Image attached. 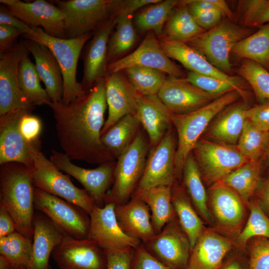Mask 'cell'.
<instances>
[{
  "instance_id": "cell-1",
  "label": "cell",
  "mask_w": 269,
  "mask_h": 269,
  "mask_svg": "<svg viewBox=\"0 0 269 269\" xmlns=\"http://www.w3.org/2000/svg\"><path fill=\"white\" fill-rule=\"evenodd\" d=\"M48 106L60 146L70 160L99 164L115 160L101 139L107 107L104 78L83 97L67 105L51 102Z\"/></svg>"
},
{
  "instance_id": "cell-2",
  "label": "cell",
  "mask_w": 269,
  "mask_h": 269,
  "mask_svg": "<svg viewBox=\"0 0 269 269\" xmlns=\"http://www.w3.org/2000/svg\"><path fill=\"white\" fill-rule=\"evenodd\" d=\"M0 202L14 221L16 231L33 237L34 189L30 170L22 164L0 165Z\"/></svg>"
},
{
  "instance_id": "cell-3",
  "label": "cell",
  "mask_w": 269,
  "mask_h": 269,
  "mask_svg": "<svg viewBox=\"0 0 269 269\" xmlns=\"http://www.w3.org/2000/svg\"><path fill=\"white\" fill-rule=\"evenodd\" d=\"M240 96L237 91H233L191 112L184 114L171 113L172 124L177 136L175 161L176 178L182 177L185 159L211 122L224 109L236 103Z\"/></svg>"
},
{
  "instance_id": "cell-4",
  "label": "cell",
  "mask_w": 269,
  "mask_h": 269,
  "mask_svg": "<svg viewBox=\"0 0 269 269\" xmlns=\"http://www.w3.org/2000/svg\"><path fill=\"white\" fill-rule=\"evenodd\" d=\"M35 31L33 37L27 38L47 47L60 66L63 80L62 102L69 104L83 97L88 92L76 79L78 59L86 43L92 37V33L74 38H62L50 36L40 27L31 26Z\"/></svg>"
},
{
  "instance_id": "cell-5",
  "label": "cell",
  "mask_w": 269,
  "mask_h": 269,
  "mask_svg": "<svg viewBox=\"0 0 269 269\" xmlns=\"http://www.w3.org/2000/svg\"><path fill=\"white\" fill-rule=\"evenodd\" d=\"M149 148L148 138L140 129L132 144L117 158L113 182L106 194L105 204L120 205L129 201L143 173Z\"/></svg>"
},
{
  "instance_id": "cell-6",
  "label": "cell",
  "mask_w": 269,
  "mask_h": 269,
  "mask_svg": "<svg viewBox=\"0 0 269 269\" xmlns=\"http://www.w3.org/2000/svg\"><path fill=\"white\" fill-rule=\"evenodd\" d=\"M251 31L229 19L185 42L201 52L215 67L226 73L231 70L229 55L234 46L250 35Z\"/></svg>"
},
{
  "instance_id": "cell-7",
  "label": "cell",
  "mask_w": 269,
  "mask_h": 269,
  "mask_svg": "<svg viewBox=\"0 0 269 269\" xmlns=\"http://www.w3.org/2000/svg\"><path fill=\"white\" fill-rule=\"evenodd\" d=\"M30 172L34 187L79 206L89 215L97 205L85 189L75 186L69 175L63 174L41 151L35 157Z\"/></svg>"
},
{
  "instance_id": "cell-8",
  "label": "cell",
  "mask_w": 269,
  "mask_h": 269,
  "mask_svg": "<svg viewBox=\"0 0 269 269\" xmlns=\"http://www.w3.org/2000/svg\"><path fill=\"white\" fill-rule=\"evenodd\" d=\"M34 205L65 236L77 239L88 238L90 218L81 208L35 187Z\"/></svg>"
},
{
  "instance_id": "cell-9",
  "label": "cell",
  "mask_w": 269,
  "mask_h": 269,
  "mask_svg": "<svg viewBox=\"0 0 269 269\" xmlns=\"http://www.w3.org/2000/svg\"><path fill=\"white\" fill-rule=\"evenodd\" d=\"M65 15L67 38L92 33L113 16V0L52 1Z\"/></svg>"
},
{
  "instance_id": "cell-10",
  "label": "cell",
  "mask_w": 269,
  "mask_h": 269,
  "mask_svg": "<svg viewBox=\"0 0 269 269\" xmlns=\"http://www.w3.org/2000/svg\"><path fill=\"white\" fill-rule=\"evenodd\" d=\"M192 151L202 175L216 183L250 161L236 147L206 139L200 138Z\"/></svg>"
},
{
  "instance_id": "cell-11",
  "label": "cell",
  "mask_w": 269,
  "mask_h": 269,
  "mask_svg": "<svg viewBox=\"0 0 269 269\" xmlns=\"http://www.w3.org/2000/svg\"><path fill=\"white\" fill-rule=\"evenodd\" d=\"M26 110H29L16 109L0 116V165L16 162L31 170L41 152V143L28 141L20 131V121Z\"/></svg>"
},
{
  "instance_id": "cell-12",
  "label": "cell",
  "mask_w": 269,
  "mask_h": 269,
  "mask_svg": "<svg viewBox=\"0 0 269 269\" xmlns=\"http://www.w3.org/2000/svg\"><path fill=\"white\" fill-rule=\"evenodd\" d=\"M142 244L151 255L169 269H187L191 247L177 218Z\"/></svg>"
},
{
  "instance_id": "cell-13",
  "label": "cell",
  "mask_w": 269,
  "mask_h": 269,
  "mask_svg": "<svg viewBox=\"0 0 269 269\" xmlns=\"http://www.w3.org/2000/svg\"><path fill=\"white\" fill-rule=\"evenodd\" d=\"M176 139L170 128L162 139L150 148L141 178L136 189L171 186L175 181Z\"/></svg>"
},
{
  "instance_id": "cell-14",
  "label": "cell",
  "mask_w": 269,
  "mask_h": 269,
  "mask_svg": "<svg viewBox=\"0 0 269 269\" xmlns=\"http://www.w3.org/2000/svg\"><path fill=\"white\" fill-rule=\"evenodd\" d=\"M50 160L60 171L77 179L98 207L104 206L106 194L113 182L115 161L103 163L96 168L87 169L75 165L66 154L55 150H52Z\"/></svg>"
},
{
  "instance_id": "cell-15",
  "label": "cell",
  "mask_w": 269,
  "mask_h": 269,
  "mask_svg": "<svg viewBox=\"0 0 269 269\" xmlns=\"http://www.w3.org/2000/svg\"><path fill=\"white\" fill-rule=\"evenodd\" d=\"M25 49L24 41L16 42L0 54V116L16 109L32 111L34 108L18 84V68Z\"/></svg>"
},
{
  "instance_id": "cell-16",
  "label": "cell",
  "mask_w": 269,
  "mask_h": 269,
  "mask_svg": "<svg viewBox=\"0 0 269 269\" xmlns=\"http://www.w3.org/2000/svg\"><path fill=\"white\" fill-rule=\"evenodd\" d=\"M135 66L145 67L163 71L169 76L185 78V74L171 61L162 49L153 31H148L138 47L125 57L108 64L107 74Z\"/></svg>"
},
{
  "instance_id": "cell-17",
  "label": "cell",
  "mask_w": 269,
  "mask_h": 269,
  "mask_svg": "<svg viewBox=\"0 0 269 269\" xmlns=\"http://www.w3.org/2000/svg\"><path fill=\"white\" fill-rule=\"evenodd\" d=\"M52 257L60 269H107L104 250L89 239L64 236L54 249Z\"/></svg>"
},
{
  "instance_id": "cell-18",
  "label": "cell",
  "mask_w": 269,
  "mask_h": 269,
  "mask_svg": "<svg viewBox=\"0 0 269 269\" xmlns=\"http://www.w3.org/2000/svg\"><path fill=\"white\" fill-rule=\"evenodd\" d=\"M17 18L30 26L41 28L47 34L66 38L65 15L52 2L36 0L24 2L19 0H0Z\"/></svg>"
},
{
  "instance_id": "cell-19",
  "label": "cell",
  "mask_w": 269,
  "mask_h": 269,
  "mask_svg": "<svg viewBox=\"0 0 269 269\" xmlns=\"http://www.w3.org/2000/svg\"><path fill=\"white\" fill-rule=\"evenodd\" d=\"M113 203L103 207L96 206L89 214L90 223L88 238L95 241L105 251H116L132 248L135 250L141 242L126 234L117 222Z\"/></svg>"
},
{
  "instance_id": "cell-20",
  "label": "cell",
  "mask_w": 269,
  "mask_h": 269,
  "mask_svg": "<svg viewBox=\"0 0 269 269\" xmlns=\"http://www.w3.org/2000/svg\"><path fill=\"white\" fill-rule=\"evenodd\" d=\"M157 96L171 113L184 114L197 110L221 96L207 93L184 78L169 76Z\"/></svg>"
},
{
  "instance_id": "cell-21",
  "label": "cell",
  "mask_w": 269,
  "mask_h": 269,
  "mask_svg": "<svg viewBox=\"0 0 269 269\" xmlns=\"http://www.w3.org/2000/svg\"><path fill=\"white\" fill-rule=\"evenodd\" d=\"M104 79L108 115L101 135L123 117L135 114L139 95L122 71L106 74Z\"/></svg>"
},
{
  "instance_id": "cell-22",
  "label": "cell",
  "mask_w": 269,
  "mask_h": 269,
  "mask_svg": "<svg viewBox=\"0 0 269 269\" xmlns=\"http://www.w3.org/2000/svg\"><path fill=\"white\" fill-rule=\"evenodd\" d=\"M160 45L166 54L175 59L190 71L225 81L233 86L241 95H245L241 80L228 75L213 66L199 51L182 41L160 38Z\"/></svg>"
},
{
  "instance_id": "cell-23",
  "label": "cell",
  "mask_w": 269,
  "mask_h": 269,
  "mask_svg": "<svg viewBox=\"0 0 269 269\" xmlns=\"http://www.w3.org/2000/svg\"><path fill=\"white\" fill-rule=\"evenodd\" d=\"M114 17L94 31L84 56V75L81 85L88 91L107 74L108 44L115 27Z\"/></svg>"
},
{
  "instance_id": "cell-24",
  "label": "cell",
  "mask_w": 269,
  "mask_h": 269,
  "mask_svg": "<svg viewBox=\"0 0 269 269\" xmlns=\"http://www.w3.org/2000/svg\"><path fill=\"white\" fill-rule=\"evenodd\" d=\"M135 115L146 133L150 147L160 141L172 125L171 113L157 95L139 94Z\"/></svg>"
},
{
  "instance_id": "cell-25",
  "label": "cell",
  "mask_w": 269,
  "mask_h": 269,
  "mask_svg": "<svg viewBox=\"0 0 269 269\" xmlns=\"http://www.w3.org/2000/svg\"><path fill=\"white\" fill-rule=\"evenodd\" d=\"M115 212L120 227L128 236L145 243L156 235L149 208L138 198L132 196L127 203L116 205Z\"/></svg>"
},
{
  "instance_id": "cell-26",
  "label": "cell",
  "mask_w": 269,
  "mask_h": 269,
  "mask_svg": "<svg viewBox=\"0 0 269 269\" xmlns=\"http://www.w3.org/2000/svg\"><path fill=\"white\" fill-rule=\"evenodd\" d=\"M232 246L230 239L204 230L191 250L187 269H219Z\"/></svg>"
},
{
  "instance_id": "cell-27",
  "label": "cell",
  "mask_w": 269,
  "mask_h": 269,
  "mask_svg": "<svg viewBox=\"0 0 269 269\" xmlns=\"http://www.w3.org/2000/svg\"><path fill=\"white\" fill-rule=\"evenodd\" d=\"M24 45L33 56L40 80L52 102H62L63 80L60 66L49 49L43 44L26 39Z\"/></svg>"
},
{
  "instance_id": "cell-28",
  "label": "cell",
  "mask_w": 269,
  "mask_h": 269,
  "mask_svg": "<svg viewBox=\"0 0 269 269\" xmlns=\"http://www.w3.org/2000/svg\"><path fill=\"white\" fill-rule=\"evenodd\" d=\"M32 262L29 269H51L50 255L65 236L44 214L34 213Z\"/></svg>"
},
{
  "instance_id": "cell-29",
  "label": "cell",
  "mask_w": 269,
  "mask_h": 269,
  "mask_svg": "<svg viewBox=\"0 0 269 269\" xmlns=\"http://www.w3.org/2000/svg\"><path fill=\"white\" fill-rule=\"evenodd\" d=\"M210 203L218 223L229 230L238 228L245 216L243 199L234 191L221 182L210 191Z\"/></svg>"
},
{
  "instance_id": "cell-30",
  "label": "cell",
  "mask_w": 269,
  "mask_h": 269,
  "mask_svg": "<svg viewBox=\"0 0 269 269\" xmlns=\"http://www.w3.org/2000/svg\"><path fill=\"white\" fill-rule=\"evenodd\" d=\"M249 107L245 103H235L221 112L209 125L207 136L213 141L237 144L247 120Z\"/></svg>"
},
{
  "instance_id": "cell-31",
  "label": "cell",
  "mask_w": 269,
  "mask_h": 269,
  "mask_svg": "<svg viewBox=\"0 0 269 269\" xmlns=\"http://www.w3.org/2000/svg\"><path fill=\"white\" fill-rule=\"evenodd\" d=\"M132 196L138 198L149 207L151 222L156 234L177 217L171 200V186H160L145 190L135 189Z\"/></svg>"
},
{
  "instance_id": "cell-32",
  "label": "cell",
  "mask_w": 269,
  "mask_h": 269,
  "mask_svg": "<svg viewBox=\"0 0 269 269\" xmlns=\"http://www.w3.org/2000/svg\"><path fill=\"white\" fill-rule=\"evenodd\" d=\"M172 203L180 226L187 236L191 250L204 231L199 217L184 189L175 181L171 186Z\"/></svg>"
},
{
  "instance_id": "cell-33",
  "label": "cell",
  "mask_w": 269,
  "mask_h": 269,
  "mask_svg": "<svg viewBox=\"0 0 269 269\" xmlns=\"http://www.w3.org/2000/svg\"><path fill=\"white\" fill-rule=\"evenodd\" d=\"M140 125L135 114L127 115L101 135V141L112 156L117 159L133 142Z\"/></svg>"
},
{
  "instance_id": "cell-34",
  "label": "cell",
  "mask_w": 269,
  "mask_h": 269,
  "mask_svg": "<svg viewBox=\"0 0 269 269\" xmlns=\"http://www.w3.org/2000/svg\"><path fill=\"white\" fill-rule=\"evenodd\" d=\"M182 176L184 190L194 208L205 220L211 222L212 217L207 205V194L202 175L192 151L184 161Z\"/></svg>"
},
{
  "instance_id": "cell-35",
  "label": "cell",
  "mask_w": 269,
  "mask_h": 269,
  "mask_svg": "<svg viewBox=\"0 0 269 269\" xmlns=\"http://www.w3.org/2000/svg\"><path fill=\"white\" fill-rule=\"evenodd\" d=\"M263 167L261 160H250L220 182L234 191L243 200L248 201L261 185Z\"/></svg>"
},
{
  "instance_id": "cell-36",
  "label": "cell",
  "mask_w": 269,
  "mask_h": 269,
  "mask_svg": "<svg viewBox=\"0 0 269 269\" xmlns=\"http://www.w3.org/2000/svg\"><path fill=\"white\" fill-rule=\"evenodd\" d=\"M179 3L180 6L172 11L159 38L186 42L205 30L198 24L187 6Z\"/></svg>"
},
{
  "instance_id": "cell-37",
  "label": "cell",
  "mask_w": 269,
  "mask_h": 269,
  "mask_svg": "<svg viewBox=\"0 0 269 269\" xmlns=\"http://www.w3.org/2000/svg\"><path fill=\"white\" fill-rule=\"evenodd\" d=\"M26 48V47H25ZM25 49L21 59L18 72V81L20 90L27 99L35 107L47 105L52 102L45 89L40 85V78Z\"/></svg>"
},
{
  "instance_id": "cell-38",
  "label": "cell",
  "mask_w": 269,
  "mask_h": 269,
  "mask_svg": "<svg viewBox=\"0 0 269 269\" xmlns=\"http://www.w3.org/2000/svg\"><path fill=\"white\" fill-rule=\"evenodd\" d=\"M232 51L235 55L255 61L269 69V23L238 42Z\"/></svg>"
},
{
  "instance_id": "cell-39",
  "label": "cell",
  "mask_w": 269,
  "mask_h": 269,
  "mask_svg": "<svg viewBox=\"0 0 269 269\" xmlns=\"http://www.w3.org/2000/svg\"><path fill=\"white\" fill-rule=\"evenodd\" d=\"M176 0H160L146 6L135 16V23L141 32L153 31L160 37L165 23L174 8L179 3Z\"/></svg>"
},
{
  "instance_id": "cell-40",
  "label": "cell",
  "mask_w": 269,
  "mask_h": 269,
  "mask_svg": "<svg viewBox=\"0 0 269 269\" xmlns=\"http://www.w3.org/2000/svg\"><path fill=\"white\" fill-rule=\"evenodd\" d=\"M114 17L115 29L108 44V64L118 59V57L129 51L137 39L131 15H118Z\"/></svg>"
},
{
  "instance_id": "cell-41",
  "label": "cell",
  "mask_w": 269,
  "mask_h": 269,
  "mask_svg": "<svg viewBox=\"0 0 269 269\" xmlns=\"http://www.w3.org/2000/svg\"><path fill=\"white\" fill-rule=\"evenodd\" d=\"M0 254L16 268L29 269L32 262V240L17 231L0 237Z\"/></svg>"
},
{
  "instance_id": "cell-42",
  "label": "cell",
  "mask_w": 269,
  "mask_h": 269,
  "mask_svg": "<svg viewBox=\"0 0 269 269\" xmlns=\"http://www.w3.org/2000/svg\"><path fill=\"white\" fill-rule=\"evenodd\" d=\"M269 146V132L246 120L236 147L250 160H262Z\"/></svg>"
},
{
  "instance_id": "cell-43",
  "label": "cell",
  "mask_w": 269,
  "mask_h": 269,
  "mask_svg": "<svg viewBox=\"0 0 269 269\" xmlns=\"http://www.w3.org/2000/svg\"><path fill=\"white\" fill-rule=\"evenodd\" d=\"M124 72L132 86L143 96L157 95L167 77L163 71L145 67H132Z\"/></svg>"
},
{
  "instance_id": "cell-44",
  "label": "cell",
  "mask_w": 269,
  "mask_h": 269,
  "mask_svg": "<svg viewBox=\"0 0 269 269\" xmlns=\"http://www.w3.org/2000/svg\"><path fill=\"white\" fill-rule=\"evenodd\" d=\"M252 87L261 103L269 100V71L260 64L245 59L237 70Z\"/></svg>"
},
{
  "instance_id": "cell-45",
  "label": "cell",
  "mask_w": 269,
  "mask_h": 269,
  "mask_svg": "<svg viewBox=\"0 0 269 269\" xmlns=\"http://www.w3.org/2000/svg\"><path fill=\"white\" fill-rule=\"evenodd\" d=\"M250 214L247 223L238 237L243 246L253 238L262 237L269 239V218L257 200L250 204Z\"/></svg>"
},
{
  "instance_id": "cell-46",
  "label": "cell",
  "mask_w": 269,
  "mask_h": 269,
  "mask_svg": "<svg viewBox=\"0 0 269 269\" xmlns=\"http://www.w3.org/2000/svg\"><path fill=\"white\" fill-rule=\"evenodd\" d=\"M239 13L244 27H261L269 23V0L239 1Z\"/></svg>"
},
{
  "instance_id": "cell-47",
  "label": "cell",
  "mask_w": 269,
  "mask_h": 269,
  "mask_svg": "<svg viewBox=\"0 0 269 269\" xmlns=\"http://www.w3.org/2000/svg\"><path fill=\"white\" fill-rule=\"evenodd\" d=\"M186 81L210 94L222 96L236 88L231 84L220 79L189 71ZM238 92V91H237Z\"/></svg>"
},
{
  "instance_id": "cell-48",
  "label": "cell",
  "mask_w": 269,
  "mask_h": 269,
  "mask_svg": "<svg viewBox=\"0 0 269 269\" xmlns=\"http://www.w3.org/2000/svg\"><path fill=\"white\" fill-rule=\"evenodd\" d=\"M249 269H269V239L257 237L250 239Z\"/></svg>"
},
{
  "instance_id": "cell-49",
  "label": "cell",
  "mask_w": 269,
  "mask_h": 269,
  "mask_svg": "<svg viewBox=\"0 0 269 269\" xmlns=\"http://www.w3.org/2000/svg\"><path fill=\"white\" fill-rule=\"evenodd\" d=\"M41 129L40 119L32 114V111L26 110L19 123V129L24 138L31 143H41L39 135Z\"/></svg>"
},
{
  "instance_id": "cell-50",
  "label": "cell",
  "mask_w": 269,
  "mask_h": 269,
  "mask_svg": "<svg viewBox=\"0 0 269 269\" xmlns=\"http://www.w3.org/2000/svg\"><path fill=\"white\" fill-rule=\"evenodd\" d=\"M135 249L105 251L107 257V269H131Z\"/></svg>"
},
{
  "instance_id": "cell-51",
  "label": "cell",
  "mask_w": 269,
  "mask_h": 269,
  "mask_svg": "<svg viewBox=\"0 0 269 269\" xmlns=\"http://www.w3.org/2000/svg\"><path fill=\"white\" fill-rule=\"evenodd\" d=\"M246 118L259 129L269 132V100L249 108Z\"/></svg>"
},
{
  "instance_id": "cell-52",
  "label": "cell",
  "mask_w": 269,
  "mask_h": 269,
  "mask_svg": "<svg viewBox=\"0 0 269 269\" xmlns=\"http://www.w3.org/2000/svg\"><path fill=\"white\" fill-rule=\"evenodd\" d=\"M131 269H170L151 255L142 243L135 250Z\"/></svg>"
},
{
  "instance_id": "cell-53",
  "label": "cell",
  "mask_w": 269,
  "mask_h": 269,
  "mask_svg": "<svg viewBox=\"0 0 269 269\" xmlns=\"http://www.w3.org/2000/svg\"><path fill=\"white\" fill-rule=\"evenodd\" d=\"M160 0H113V16L132 15L134 11Z\"/></svg>"
},
{
  "instance_id": "cell-54",
  "label": "cell",
  "mask_w": 269,
  "mask_h": 269,
  "mask_svg": "<svg viewBox=\"0 0 269 269\" xmlns=\"http://www.w3.org/2000/svg\"><path fill=\"white\" fill-rule=\"evenodd\" d=\"M186 6L198 24L205 30L210 29L217 25L221 21L223 15L220 11L202 10Z\"/></svg>"
},
{
  "instance_id": "cell-55",
  "label": "cell",
  "mask_w": 269,
  "mask_h": 269,
  "mask_svg": "<svg viewBox=\"0 0 269 269\" xmlns=\"http://www.w3.org/2000/svg\"><path fill=\"white\" fill-rule=\"evenodd\" d=\"M10 25L21 31L27 38L33 37L35 31L29 25L13 15L5 6L0 7V24Z\"/></svg>"
},
{
  "instance_id": "cell-56",
  "label": "cell",
  "mask_w": 269,
  "mask_h": 269,
  "mask_svg": "<svg viewBox=\"0 0 269 269\" xmlns=\"http://www.w3.org/2000/svg\"><path fill=\"white\" fill-rule=\"evenodd\" d=\"M23 34L8 25L0 24V53L10 49L17 42L16 39Z\"/></svg>"
},
{
  "instance_id": "cell-57",
  "label": "cell",
  "mask_w": 269,
  "mask_h": 269,
  "mask_svg": "<svg viewBox=\"0 0 269 269\" xmlns=\"http://www.w3.org/2000/svg\"><path fill=\"white\" fill-rule=\"evenodd\" d=\"M16 231L13 220L3 206L0 205V238Z\"/></svg>"
},
{
  "instance_id": "cell-58",
  "label": "cell",
  "mask_w": 269,
  "mask_h": 269,
  "mask_svg": "<svg viewBox=\"0 0 269 269\" xmlns=\"http://www.w3.org/2000/svg\"><path fill=\"white\" fill-rule=\"evenodd\" d=\"M260 186L259 193L260 200L269 212V178Z\"/></svg>"
},
{
  "instance_id": "cell-59",
  "label": "cell",
  "mask_w": 269,
  "mask_h": 269,
  "mask_svg": "<svg viewBox=\"0 0 269 269\" xmlns=\"http://www.w3.org/2000/svg\"><path fill=\"white\" fill-rule=\"evenodd\" d=\"M0 269H16V268L5 257L0 255Z\"/></svg>"
},
{
  "instance_id": "cell-60",
  "label": "cell",
  "mask_w": 269,
  "mask_h": 269,
  "mask_svg": "<svg viewBox=\"0 0 269 269\" xmlns=\"http://www.w3.org/2000/svg\"><path fill=\"white\" fill-rule=\"evenodd\" d=\"M223 269H241L239 264L236 262H232L227 264Z\"/></svg>"
},
{
  "instance_id": "cell-61",
  "label": "cell",
  "mask_w": 269,
  "mask_h": 269,
  "mask_svg": "<svg viewBox=\"0 0 269 269\" xmlns=\"http://www.w3.org/2000/svg\"><path fill=\"white\" fill-rule=\"evenodd\" d=\"M261 160L265 161L266 166L269 169V146Z\"/></svg>"
},
{
  "instance_id": "cell-62",
  "label": "cell",
  "mask_w": 269,
  "mask_h": 269,
  "mask_svg": "<svg viewBox=\"0 0 269 269\" xmlns=\"http://www.w3.org/2000/svg\"><path fill=\"white\" fill-rule=\"evenodd\" d=\"M16 269H26L25 268L23 267H17Z\"/></svg>"
}]
</instances>
